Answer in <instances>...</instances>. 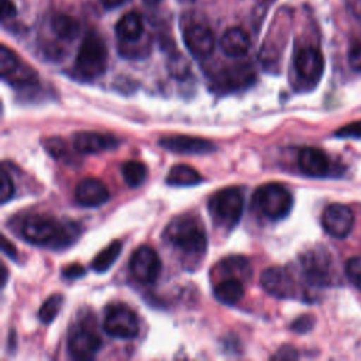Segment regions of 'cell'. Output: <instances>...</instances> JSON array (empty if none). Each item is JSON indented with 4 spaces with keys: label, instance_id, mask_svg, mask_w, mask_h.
Instances as JSON below:
<instances>
[{
    "label": "cell",
    "instance_id": "cell-1",
    "mask_svg": "<svg viewBox=\"0 0 361 361\" xmlns=\"http://www.w3.org/2000/svg\"><path fill=\"white\" fill-rule=\"evenodd\" d=\"M23 238L38 247L63 248L75 243L79 235L78 224L62 223L51 216L31 214L24 219L21 224Z\"/></svg>",
    "mask_w": 361,
    "mask_h": 361
},
{
    "label": "cell",
    "instance_id": "cell-2",
    "mask_svg": "<svg viewBox=\"0 0 361 361\" xmlns=\"http://www.w3.org/2000/svg\"><path fill=\"white\" fill-rule=\"evenodd\" d=\"M166 243L188 255H202L207 247V237L199 219L180 214L168 223L164 231Z\"/></svg>",
    "mask_w": 361,
    "mask_h": 361
},
{
    "label": "cell",
    "instance_id": "cell-3",
    "mask_svg": "<svg viewBox=\"0 0 361 361\" xmlns=\"http://www.w3.org/2000/svg\"><path fill=\"white\" fill-rule=\"evenodd\" d=\"M106 63L107 48L104 41L96 32L86 34L75 59V69L82 78L94 79L104 73Z\"/></svg>",
    "mask_w": 361,
    "mask_h": 361
},
{
    "label": "cell",
    "instance_id": "cell-4",
    "mask_svg": "<svg viewBox=\"0 0 361 361\" xmlns=\"http://www.w3.org/2000/svg\"><path fill=\"white\" fill-rule=\"evenodd\" d=\"M254 207L271 220L283 219L293 206L290 192L281 183L269 182L261 185L252 196Z\"/></svg>",
    "mask_w": 361,
    "mask_h": 361
},
{
    "label": "cell",
    "instance_id": "cell-5",
    "mask_svg": "<svg viewBox=\"0 0 361 361\" xmlns=\"http://www.w3.org/2000/svg\"><path fill=\"white\" fill-rule=\"evenodd\" d=\"M244 195L238 188H226L214 193L209 200V210L221 226H235L243 214Z\"/></svg>",
    "mask_w": 361,
    "mask_h": 361
},
{
    "label": "cell",
    "instance_id": "cell-6",
    "mask_svg": "<svg viewBox=\"0 0 361 361\" xmlns=\"http://www.w3.org/2000/svg\"><path fill=\"white\" fill-rule=\"evenodd\" d=\"M103 329L116 338H134L140 330L135 313L128 306L120 303L107 307Z\"/></svg>",
    "mask_w": 361,
    "mask_h": 361
},
{
    "label": "cell",
    "instance_id": "cell-7",
    "mask_svg": "<svg viewBox=\"0 0 361 361\" xmlns=\"http://www.w3.org/2000/svg\"><path fill=\"white\" fill-rule=\"evenodd\" d=\"M130 271L141 283H152L161 272V259L154 248L148 245L138 247L130 258Z\"/></svg>",
    "mask_w": 361,
    "mask_h": 361
},
{
    "label": "cell",
    "instance_id": "cell-8",
    "mask_svg": "<svg viewBox=\"0 0 361 361\" xmlns=\"http://www.w3.org/2000/svg\"><path fill=\"white\" fill-rule=\"evenodd\" d=\"M322 226L331 237L345 238L354 227V213L345 204L331 203L322 213Z\"/></svg>",
    "mask_w": 361,
    "mask_h": 361
},
{
    "label": "cell",
    "instance_id": "cell-9",
    "mask_svg": "<svg viewBox=\"0 0 361 361\" xmlns=\"http://www.w3.org/2000/svg\"><path fill=\"white\" fill-rule=\"evenodd\" d=\"M261 286L265 292L279 299H288L296 295L295 279L282 267L267 268L261 275Z\"/></svg>",
    "mask_w": 361,
    "mask_h": 361
},
{
    "label": "cell",
    "instance_id": "cell-10",
    "mask_svg": "<svg viewBox=\"0 0 361 361\" xmlns=\"http://www.w3.org/2000/svg\"><path fill=\"white\" fill-rule=\"evenodd\" d=\"M295 71L298 76L306 82H317L324 69L322 52L314 47L300 48L295 55Z\"/></svg>",
    "mask_w": 361,
    "mask_h": 361
},
{
    "label": "cell",
    "instance_id": "cell-11",
    "mask_svg": "<svg viewBox=\"0 0 361 361\" xmlns=\"http://www.w3.org/2000/svg\"><path fill=\"white\" fill-rule=\"evenodd\" d=\"M183 42L188 51L197 59L207 58L214 49V35L203 24H193L183 30Z\"/></svg>",
    "mask_w": 361,
    "mask_h": 361
},
{
    "label": "cell",
    "instance_id": "cell-12",
    "mask_svg": "<svg viewBox=\"0 0 361 361\" xmlns=\"http://www.w3.org/2000/svg\"><path fill=\"white\" fill-rule=\"evenodd\" d=\"M158 144L168 151L188 155H203L213 152L216 145L204 138L190 137V135H169L158 141Z\"/></svg>",
    "mask_w": 361,
    "mask_h": 361
},
{
    "label": "cell",
    "instance_id": "cell-13",
    "mask_svg": "<svg viewBox=\"0 0 361 361\" xmlns=\"http://www.w3.org/2000/svg\"><path fill=\"white\" fill-rule=\"evenodd\" d=\"M75 151L80 154H97L106 149L116 148L118 140L111 134H103L97 131H80L73 135L72 140Z\"/></svg>",
    "mask_w": 361,
    "mask_h": 361
},
{
    "label": "cell",
    "instance_id": "cell-14",
    "mask_svg": "<svg viewBox=\"0 0 361 361\" xmlns=\"http://www.w3.org/2000/svg\"><path fill=\"white\" fill-rule=\"evenodd\" d=\"M102 347L100 337L86 329L76 330L71 334L68 340L69 354L75 360H90Z\"/></svg>",
    "mask_w": 361,
    "mask_h": 361
},
{
    "label": "cell",
    "instance_id": "cell-15",
    "mask_svg": "<svg viewBox=\"0 0 361 361\" xmlns=\"http://www.w3.org/2000/svg\"><path fill=\"white\" fill-rule=\"evenodd\" d=\"M110 197L106 185L96 178H83L75 188V199L85 207H96L106 203Z\"/></svg>",
    "mask_w": 361,
    "mask_h": 361
},
{
    "label": "cell",
    "instance_id": "cell-16",
    "mask_svg": "<svg viewBox=\"0 0 361 361\" xmlns=\"http://www.w3.org/2000/svg\"><path fill=\"white\" fill-rule=\"evenodd\" d=\"M298 165L305 175L312 178L326 176L330 171L329 157L324 151L314 147H306L300 149L298 155Z\"/></svg>",
    "mask_w": 361,
    "mask_h": 361
},
{
    "label": "cell",
    "instance_id": "cell-17",
    "mask_svg": "<svg viewBox=\"0 0 361 361\" xmlns=\"http://www.w3.org/2000/svg\"><path fill=\"white\" fill-rule=\"evenodd\" d=\"M254 72L251 66L248 65H234L227 69H223L217 78L216 83L221 89L233 90V89H241L248 86L254 82Z\"/></svg>",
    "mask_w": 361,
    "mask_h": 361
},
{
    "label": "cell",
    "instance_id": "cell-18",
    "mask_svg": "<svg viewBox=\"0 0 361 361\" xmlns=\"http://www.w3.org/2000/svg\"><path fill=\"white\" fill-rule=\"evenodd\" d=\"M250 45H251V41L248 34L238 27L228 28L220 39L221 51L231 58L244 56L248 52Z\"/></svg>",
    "mask_w": 361,
    "mask_h": 361
},
{
    "label": "cell",
    "instance_id": "cell-19",
    "mask_svg": "<svg viewBox=\"0 0 361 361\" xmlns=\"http://www.w3.org/2000/svg\"><path fill=\"white\" fill-rule=\"evenodd\" d=\"M144 32V23L138 13L128 11L116 23V35L126 42H135Z\"/></svg>",
    "mask_w": 361,
    "mask_h": 361
},
{
    "label": "cell",
    "instance_id": "cell-20",
    "mask_svg": "<svg viewBox=\"0 0 361 361\" xmlns=\"http://www.w3.org/2000/svg\"><path fill=\"white\" fill-rule=\"evenodd\" d=\"M217 275L224 278H237V279H247L251 276V267L247 258L233 255L223 258L219 265L216 267Z\"/></svg>",
    "mask_w": 361,
    "mask_h": 361
},
{
    "label": "cell",
    "instance_id": "cell-21",
    "mask_svg": "<svg viewBox=\"0 0 361 361\" xmlns=\"http://www.w3.org/2000/svg\"><path fill=\"white\" fill-rule=\"evenodd\" d=\"M244 296L243 281L237 278H224L214 286V298L223 305H235Z\"/></svg>",
    "mask_w": 361,
    "mask_h": 361
},
{
    "label": "cell",
    "instance_id": "cell-22",
    "mask_svg": "<svg viewBox=\"0 0 361 361\" xmlns=\"http://www.w3.org/2000/svg\"><path fill=\"white\" fill-rule=\"evenodd\" d=\"M202 182V175L186 164H178L173 165L168 175H166V183L172 186H192Z\"/></svg>",
    "mask_w": 361,
    "mask_h": 361
},
{
    "label": "cell",
    "instance_id": "cell-23",
    "mask_svg": "<svg viewBox=\"0 0 361 361\" xmlns=\"http://www.w3.org/2000/svg\"><path fill=\"white\" fill-rule=\"evenodd\" d=\"M51 30L58 38L72 41L79 35L80 24L76 18L71 16L56 14L51 18Z\"/></svg>",
    "mask_w": 361,
    "mask_h": 361
},
{
    "label": "cell",
    "instance_id": "cell-24",
    "mask_svg": "<svg viewBox=\"0 0 361 361\" xmlns=\"http://www.w3.org/2000/svg\"><path fill=\"white\" fill-rule=\"evenodd\" d=\"M121 252V241L116 240L113 243H110L104 250H102L94 258H93V262H92V268L93 271L96 272H106L114 262L116 259L118 258Z\"/></svg>",
    "mask_w": 361,
    "mask_h": 361
},
{
    "label": "cell",
    "instance_id": "cell-25",
    "mask_svg": "<svg viewBox=\"0 0 361 361\" xmlns=\"http://www.w3.org/2000/svg\"><path fill=\"white\" fill-rule=\"evenodd\" d=\"M123 178L126 183L131 188L141 185L147 178V166L140 161H128L121 168Z\"/></svg>",
    "mask_w": 361,
    "mask_h": 361
},
{
    "label": "cell",
    "instance_id": "cell-26",
    "mask_svg": "<svg viewBox=\"0 0 361 361\" xmlns=\"http://www.w3.org/2000/svg\"><path fill=\"white\" fill-rule=\"evenodd\" d=\"M21 69V62L18 61L17 55L8 49L6 45L0 49V73L4 80H8L14 73Z\"/></svg>",
    "mask_w": 361,
    "mask_h": 361
},
{
    "label": "cell",
    "instance_id": "cell-27",
    "mask_svg": "<svg viewBox=\"0 0 361 361\" xmlns=\"http://www.w3.org/2000/svg\"><path fill=\"white\" fill-rule=\"evenodd\" d=\"M62 305H63V296H62L61 293H54V295H51V296L42 303V306L39 307V310H38V319H39L42 323H45V324L51 323V322L56 317V314L59 313Z\"/></svg>",
    "mask_w": 361,
    "mask_h": 361
},
{
    "label": "cell",
    "instance_id": "cell-28",
    "mask_svg": "<svg viewBox=\"0 0 361 361\" xmlns=\"http://www.w3.org/2000/svg\"><path fill=\"white\" fill-rule=\"evenodd\" d=\"M168 71L169 73L173 76V78H178V79H185L190 69H189V62L182 56V55H173L171 56L169 59V63H168Z\"/></svg>",
    "mask_w": 361,
    "mask_h": 361
},
{
    "label": "cell",
    "instance_id": "cell-29",
    "mask_svg": "<svg viewBox=\"0 0 361 361\" xmlns=\"http://www.w3.org/2000/svg\"><path fill=\"white\" fill-rule=\"evenodd\" d=\"M345 274L351 283L361 290V255L353 257L345 264Z\"/></svg>",
    "mask_w": 361,
    "mask_h": 361
},
{
    "label": "cell",
    "instance_id": "cell-30",
    "mask_svg": "<svg viewBox=\"0 0 361 361\" xmlns=\"http://www.w3.org/2000/svg\"><path fill=\"white\" fill-rule=\"evenodd\" d=\"M45 148L56 159H65L66 157H69V151L66 148V144L61 138H48L45 141Z\"/></svg>",
    "mask_w": 361,
    "mask_h": 361
},
{
    "label": "cell",
    "instance_id": "cell-31",
    "mask_svg": "<svg viewBox=\"0 0 361 361\" xmlns=\"http://www.w3.org/2000/svg\"><path fill=\"white\" fill-rule=\"evenodd\" d=\"M0 179H1V182H0V202L6 203L14 195V183H13L11 176L8 175V172L6 169H1Z\"/></svg>",
    "mask_w": 361,
    "mask_h": 361
},
{
    "label": "cell",
    "instance_id": "cell-32",
    "mask_svg": "<svg viewBox=\"0 0 361 361\" xmlns=\"http://www.w3.org/2000/svg\"><path fill=\"white\" fill-rule=\"evenodd\" d=\"M334 135L338 138H361V121H354L340 127Z\"/></svg>",
    "mask_w": 361,
    "mask_h": 361
},
{
    "label": "cell",
    "instance_id": "cell-33",
    "mask_svg": "<svg viewBox=\"0 0 361 361\" xmlns=\"http://www.w3.org/2000/svg\"><path fill=\"white\" fill-rule=\"evenodd\" d=\"M348 62L353 69L361 72V42H355L348 54Z\"/></svg>",
    "mask_w": 361,
    "mask_h": 361
},
{
    "label": "cell",
    "instance_id": "cell-34",
    "mask_svg": "<svg viewBox=\"0 0 361 361\" xmlns=\"http://www.w3.org/2000/svg\"><path fill=\"white\" fill-rule=\"evenodd\" d=\"M62 274L68 279H78L85 275V268L80 264H72V265L63 268Z\"/></svg>",
    "mask_w": 361,
    "mask_h": 361
},
{
    "label": "cell",
    "instance_id": "cell-35",
    "mask_svg": "<svg viewBox=\"0 0 361 361\" xmlns=\"http://www.w3.org/2000/svg\"><path fill=\"white\" fill-rule=\"evenodd\" d=\"M298 357V353L293 347H289V345H285V347H281L276 354L272 355V358H278V360H292V358H296Z\"/></svg>",
    "mask_w": 361,
    "mask_h": 361
},
{
    "label": "cell",
    "instance_id": "cell-36",
    "mask_svg": "<svg viewBox=\"0 0 361 361\" xmlns=\"http://www.w3.org/2000/svg\"><path fill=\"white\" fill-rule=\"evenodd\" d=\"M17 13V8L11 0H3V7H1V17L3 20L13 18Z\"/></svg>",
    "mask_w": 361,
    "mask_h": 361
},
{
    "label": "cell",
    "instance_id": "cell-37",
    "mask_svg": "<svg viewBox=\"0 0 361 361\" xmlns=\"http://www.w3.org/2000/svg\"><path fill=\"white\" fill-rule=\"evenodd\" d=\"M312 326V319L309 316H303V317H299L293 324H292V329L296 330V331H306L309 330Z\"/></svg>",
    "mask_w": 361,
    "mask_h": 361
},
{
    "label": "cell",
    "instance_id": "cell-38",
    "mask_svg": "<svg viewBox=\"0 0 361 361\" xmlns=\"http://www.w3.org/2000/svg\"><path fill=\"white\" fill-rule=\"evenodd\" d=\"M1 248H3V252L4 254H7L10 258H16V255H17V252H16V248H14V245L4 237V235H1Z\"/></svg>",
    "mask_w": 361,
    "mask_h": 361
},
{
    "label": "cell",
    "instance_id": "cell-39",
    "mask_svg": "<svg viewBox=\"0 0 361 361\" xmlns=\"http://www.w3.org/2000/svg\"><path fill=\"white\" fill-rule=\"evenodd\" d=\"M127 0H100V3L106 7V8H117L121 4H124Z\"/></svg>",
    "mask_w": 361,
    "mask_h": 361
},
{
    "label": "cell",
    "instance_id": "cell-40",
    "mask_svg": "<svg viewBox=\"0 0 361 361\" xmlns=\"http://www.w3.org/2000/svg\"><path fill=\"white\" fill-rule=\"evenodd\" d=\"M6 281H7V268L3 265L1 267V283H3V286L6 285Z\"/></svg>",
    "mask_w": 361,
    "mask_h": 361
},
{
    "label": "cell",
    "instance_id": "cell-41",
    "mask_svg": "<svg viewBox=\"0 0 361 361\" xmlns=\"http://www.w3.org/2000/svg\"><path fill=\"white\" fill-rule=\"evenodd\" d=\"M159 1H162V0H144V3H147V4H149V6H154V4H158Z\"/></svg>",
    "mask_w": 361,
    "mask_h": 361
}]
</instances>
